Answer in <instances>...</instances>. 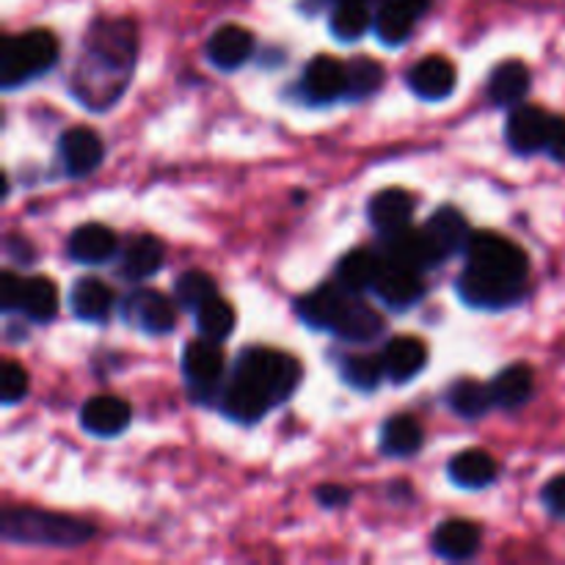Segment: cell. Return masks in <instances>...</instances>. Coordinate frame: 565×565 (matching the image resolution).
Masks as SVG:
<instances>
[{
    "label": "cell",
    "mask_w": 565,
    "mask_h": 565,
    "mask_svg": "<svg viewBox=\"0 0 565 565\" xmlns=\"http://www.w3.org/2000/svg\"><path fill=\"white\" fill-rule=\"evenodd\" d=\"M301 384V364L270 348H246L237 356L235 373L221 392V408L237 423H257L268 408L279 406Z\"/></svg>",
    "instance_id": "cell-1"
},
{
    "label": "cell",
    "mask_w": 565,
    "mask_h": 565,
    "mask_svg": "<svg viewBox=\"0 0 565 565\" xmlns=\"http://www.w3.org/2000/svg\"><path fill=\"white\" fill-rule=\"evenodd\" d=\"M0 533L6 541L33 546H81L94 535L92 524L81 519L61 516L50 511H31V508H14L0 519Z\"/></svg>",
    "instance_id": "cell-2"
},
{
    "label": "cell",
    "mask_w": 565,
    "mask_h": 565,
    "mask_svg": "<svg viewBox=\"0 0 565 565\" xmlns=\"http://www.w3.org/2000/svg\"><path fill=\"white\" fill-rule=\"evenodd\" d=\"M58 58V42L50 31H28L20 36H6L0 47V83L17 88L44 75Z\"/></svg>",
    "instance_id": "cell-3"
},
{
    "label": "cell",
    "mask_w": 565,
    "mask_h": 565,
    "mask_svg": "<svg viewBox=\"0 0 565 565\" xmlns=\"http://www.w3.org/2000/svg\"><path fill=\"white\" fill-rule=\"evenodd\" d=\"M467 268L494 276V279L524 285L530 263L527 254L508 237L494 235V232H475L467 246Z\"/></svg>",
    "instance_id": "cell-4"
},
{
    "label": "cell",
    "mask_w": 565,
    "mask_h": 565,
    "mask_svg": "<svg viewBox=\"0 0 565 565\" xmlns=\"http://www.w3.org/2000/svg\"><path fill=\"white\" fill-rule=\"evenodd\" d=\"M182 373H185L188 386L196 392L202 401L213 395L224 379V351L215 340H191L182 351Z\"/></svg>",
    "instance_id": "cell-5"
},
{
    "label": "cell",
    "mask_w": 565,
    "mask_h": 565,
    "mask_svg": "<svg viewBox=\"0 0 565 565\" xmlns=\"http://www.w3.org/2000/svg\"><path fill=\"white\" fill-rule=\"evenodd\" d=\"M423 270L408 268V265L392 263V259H381V270L375 276V296L392 309H408L425 296Z\"/></svg>",
    "instance_id": "cell-6"
},
{
    "label": "cell",
    "mask_w": 565,
    "mask_h": 565,
    "mask_svg": "<svg viewBox=\"0 0 565 565\" xmlns=\"http://www.w3.org/2000/svg\"><path fill=\"white\" fill-rule=\"evenodd\" d=\"M121 315L130 326L147 331V334H169L177 323L174 303L154 290H136L125 298Z\"/></svg>",
    "instance_id": "cell-7"
},
{
    "label": "cell",
    "mask_w": 565,
    "mask_h": 565,
    "mask_svg": "<svg viewBox=\"0 0 565 565\" xmlns=\"http://www.w3.org/2000/svg\"><path fill=\"white\" fill-rule=\"evenodd\" d=\"M384 257L392 259V263L408 265V268L428 270L434 265H439L445 259V254L436 248V243L430 241L425 226L423 230L403 226V230L384 235Z\"/></svg>",
    "instance_id": "cell-8"
},
{
    "label": "cell",
    "mask_w": 565,
    "mask_h": 565,
    "mask_svg": "<svg viewBox=\"0 0 565 565\" xmlns=\"http://www.w3.org/2000/svg\"><path fill=\"white\" fill-rule=\"evenodd\" d=\"M550 127L552 116L546 110L535 108V105H516L513 114L508 116V147L516 154L541 152V149H546V141H550Z\"/></svg>",
    "instance_id": "cell-9"
},
{
    "label": "cell",
    "mask_w": 565,
    "mask_h": 565,
    "mask_svg": "<svg viewBox=\"0 0 565 565\" xmlns=\"http://www.w3.org/2000/svg\"><path fill=\"white\" fill-rule=\"evenodd\" d=\"M458 296H461L463 303H469V307L502 309L522 298V285L494 279V276H486L467 268L461 274V279H458Z\"/></svg>",
    "instance_id": "cell-10"
},
{
    "label": "cell",
    "mask_w": 565,
    "mask_h": 565,
    "mask_svg": "<svg viewBox=\"0 0 565 565\" xmlns=\"http://www.w3.org/2000/svg\"><path fill=\"white\" fill-rule=\"evenodd\" d=\"M301 92L309 103H334L348 94V70L331 55H318L307 64L301 77Z\"/></svg>",
    "instance_id": "cell-11"
},
{
    "label": "cell",
    "mask_w": 565,
    "mask_h": 565,
    "mask_svg": "<svg viewBox=\"0 0 565 565\" xmlns=\"http://www.w3.org/2000/svg\"><path fill=\"white\" fill-rule=\"evenodd\" d=\"M353 292L345 290V287L340 285V281H331V285H320L315 287L312 292H307V296L298 298L296 303V312L298 318L303 320L307 326H312V329H334V323L340 320L342 309H345L348 298H351Z\"/></svg>",
    "instance_id": "cell-12"
},
{
    "label": "cell",
    "mask_w": 565,
    "mask_h": 565,
    "mask_svg": "<svg viewBox=\"0 0 565 565\" xmlns=\"http://www.w3.org/2000/svg\"><path fill=\"white\" fill-rule=\"evenodd\" d=\"M58 154L66 174L86 177L103 163L105 158L103 138H99L94 130H88V127H72V130H66L64 136H61Z\"/></svg>",
    "instance_id": "cell-13"
},
{
    "label": "cell",
    "mask_w": 565,
    "mask_h": 565,
    "mask_svg": "<svg viewBox=\"0 0 565 565\" xmlns=\"http://www.w3.org/2000/svg\"><path fill=\"white\" fill-rule=\"evenodd\" d=\"M456 83V66L445 55H428V58L417 61L412 66V72H408V86H412V92L417 97L428 99V103H439V99L450 97Z\"/></svg>",
    "instance_id": "cell-14"
},
{
    "label": "cell",
    "mask_w": 565,
    "mask_h": 565,
    "mask_svg": "<svg viewBox=\"0 0 565 565\" xmlns=\"http://www.w3.org/2000/svg\"><path fill=\"white\" fill-rule=\"evenodd\" d=\"M130 406L114 395H97L81 408V425L94 436H119L130 425Z\"/></svg>",
    "instance_id": "cell-15"
},
{
    "label": "cell",
    "mask_w": 565,
    "mask_h": 565,
    "mask_svg": "<svg viewBox=\"0 0 565 565\" xmlns=\"http://www.w3.org/2000/svg\"><path fill=\"white\" fill-rule=\"evenodd\" d=\"M370 224L381 232V235H390V232L403 230V226L412 224L414 215V196L412 193L401 191V188H386V191L375 193L367 204Z\"/></svg>",
    "instance_id": "cell-16"
},
{
    "label": "cell",
    "mask_w": 565,
    "mask_h": 565,
    "mask_svg": "<svg viewBox=\"0 0 565 565\" xmlns=\"http://www.w3.org/2000/svg\"><path fill=\"white\" fill-rule=\"evenodd\" d=\"M252 53L254 36L252 31H246V28L241 25H221L207 42V58L213 61V66L226 72L246 64V61L252 58Z\"/></svg>",
    "instance_id": "cell-17"
},
{
    "label": "cell",
    "mask_w": 565,
    "mask_h": 565,
    "mask_svg": "<svg viewBox=\"0 0 565 565\" xmlns=\"http://www.w3.org/2000/svg\"><path fill=\"white\" fill-rule=\"evenodd\" d=\"M428 362V345L417 337H395L384 348V367L395 384L417 379Z\"/></svg>",
    "instance_id": "cell-18"
},
{
    "label": "cell",
    "mask_w": 565,
    "mask_h": 565,
    "mask_svg": "<svg viewBox=\"0 0 565 565\" xmlns=\"http://www.w3.org/2000/svg\"><path fill=\"white\" fill-rule=\"evenodd\" d=\"M166 263L163 243L154 235H136L125 248H121L119 274L130 281L149 279L158 274Z\"/></svg>",
    "instance_id": "cell-19"
},
{
    "label": "cell",
    "mask_w": 565,
    "mask_h": 565,
    "mask_svg": "<svg viewBox=\"0 0 565 565\" xmlns=\"http://www.w3.org/2000/svg\"><path fill=\"white\" fill-rule=\"evenodd\" d=\"M70 307L75 318L86 320V323H103L114 309V290L97 276H83L72 285Z\"/></svg>",
    "instance_id": "cell-20"
},
{
    "label": "cell",
    "mask_w": 565,
    "mask_h": 565,
    "mask_svg": "<svg viewBox=\"0 0 565 565\" xmlns=\"http://www.w3.org/2000/svg\"><path fill=\"white\" fill-rule=\"evenodd\" d=\"M331 331H334L340 340L353 342V345H364V342H373L375 337L384 331V318H381L370 303L351 296L348 298L345 309H342L340 320H337Z\"/></svg>",
    "instance_id": "cell-21"
},
{
    "label": "cell",
    "mask_w": 565,
    "mask_h": 565,
    "mask_svg": "<svg viewBox=\"0 0 565 565\" xmlns=\"http://www.w3.org/2000/svg\"><path fill=\"white\" fill-rule=\"evenodd\" d=\"M66 252H70V257L75 259V263H108L116 254V235L114 230H108V226L103 224H83L70 235Z\"/></svg>",
    "instance_id": "cell-22"
},
{
    "label": "cell",
    "mask_w": 565,
    "mask_h": 565,
    "mask_svg": "<svg viewBox=\"0 0 565 565\" xmlns=\"http://www.w3.org/2000/svg\"><path fill=\"white\" fill-rule=\"evenodd\" d=\"M478 550L480 530L467 519H450L434 533V552L445 561H469Z\"/></svg>",
    "instance_id": "cell-23"
},
{
    "label": "cell",
    "mask_w": 565,
    "mask_h": 565,
    "mask_svg": "<svg viewBox=\"0 0 565 565\" xmlns=\"http://www.w3.org/2000/svg\"><path fill=\"white\" fill-rule=\"evenodd\" d=\"M425 232H428L430 241L436 243V248L445 254V259L458 252H467L469 237H472L469 235L467 218H463L456 207L436 210V213L428 218V224H425Z\"/></svg>",
    "instance_id": "cell-24"
},
{
    "label": "cell",
    "mask_w": 565,
    "mask_h": 565,
    "mask_svg": "<svg viewBox=\"0 0 565 565\" xmlns=\"http://www.w3.org/2000/svg\"><path fill=\"white\" fill-rule=\"evenodd\" d=\"M497 461L486 450H463L458 456L450 458L447 463V472H450V480L461 489H486L497 480Z\"/></svg>",
    "instance_id": "cell-25"
},
{
    "label": "cell",
    "mask_w": 565,
    "mask_h": 565,
    "mask_svg": "<svg viewBox=\"0 0 565 565\" xmlns=\"http://www.w3.org/2000/svg\"><path fill=\"white\" fill-rule=\"evenodd\" d=\"M535 375L527 364H511L497 379L491 381V395H494V406L500 408H519L533 397Z\"/></svg>",
    "instance_id": "cell-26"
},
{
    "label": "cell",
    "mask_w": 565,
    "mask_h": 565,
    "mask_svg": "<svg viewBox=\"0 0 565 565\" xmlns=\"http://www.w3.org/2000/svg\"><path fill=\"white\" fill-rule=\"evenodd\" d=\"M381 259L384 257H379V254L370 252V248H353V252H348L345 257L340 259V265H337V281L351 292L373 290L375 276H379L381 270Z\"/></svg>",
    "instance_id": "cell-27"
},
{
    "label": "cell",
    "mask_w": 565,
    "mask_h": 565,
    "mask_svg": "<svg viewBox=\"0 0 565 565\" xmlns=\"http://www.w3.org/2000/svg\"><path fill=\"white\" fill-rule=\"evenodd\" d=\"M20 312L31 318L33 323H50L58 315V287L47 276H31L22 279Z\"/></svg>",
    "instance_id": "cell-28"
},
{
    "label": "cell",
    "mask_w": 565,
    "mask_h": 565,
    "mask_svg": "<svg viewBox=\"0 0 565 565\" xmlns=\"http://www.w3.org/2000/svg\"><path fill=\"white\" fill-rule=\"evenodd\" d=\"M530 88V70L522 61H502L489 77V97L494 105H516Z\"/></svg>",
    "instance_id": "cell-29"
},
{
    "label": "cell",
    "mask_w": 565,
    "mask_h": 565,
    "mask_svg": "<svg viewBox=\"0 0 565 565\" xmlns=\"http://www.w3.org/2000/svg\"><path fill=\"white\" fill-rule=\"evenodd\" d=\"M425 434L412 417H390L381 428V450L392 458H408L423 447Z\"/></svg>",
    "instance_id": "cell-30"
},
{
    "label": "cell",
    "mask_w": 565,
    "mask_h": 565,
    "mask_svg": "<svg viewBox=\"0 0 565 565\" xmlns=\"http://www.w3.org/2000/svg\"><path fill=\"white\" fill-rule=\"evenodd\" d=\"M447 403H450V408L458 417L478 419L494 406V395H491V384L486 386L475 379H461L447 392Z\"/></svg>",
    "instance_id": "cell-31"
},
{
    "label": "cell",
    "mask_w": 565,
    "mask_h": 565,
    "mask_svg": "<svg viewBox=\"0 0 565 565\" xmlns=\"http://www.w3.org/2000/svg\"><path fill=\"white\" fill-rule=\"evenodd\" d=\"M373 25V17H370L367 3H351V0H337V6L331 9L329 28L340 42H356Z\"/></svg>",
    "instance_id": "cell-32"
},
{
    "label": "cell",
    "mask_w": 565,
    "mask_h": 565,
    "mask_svg": "<svg viewBox=\"0 0 565 565\" xmlns=\"http://www.w3.org/2000/svg\"><path fill=\"white\" fill-rule=\"evenodd\" d=\"M414 20H417V14H412L408 9L390 3V0H381L379 11H375V33H379L381 42L395 47V44H403L412 36Z\"/></svg>",
    "instance_id": "cell-33"
},
{
    "label": "cell",
    "mask_w": 565,
    "mask_h": 565,
    "mask_svg": "<svg viewBox=\"0 0 565 565\" xmlns=\"http://www.w3.org/2000/svg\"><path fill=\"white\" fill-rule=\"evenodd\" d=\"M342 381L359 392H373L386 375L384 356H373V353H356V356L342 359Z\"/></svg>",
    "instance_id": "cell-34"
},
{
    "label": "cell",
    "mask_w": 565,
    "mask_h": 565,
    "mask_svg": "<svg viewBox=\"0 0 565 565\" xmlns=\"http://www.w3.org/2000/svg\"><path fill=\"white\" fill-rule=\"evenodd\" d=\"M348 70V94L351 99H367L375 92H381L384 86V66L379 64L370 55H356L351 64H345Z\"/></svg>",
    "instance_id": "cell-35"
},
{
    "label": "cell",
    "mask_w": 565,
    "mask_h": 565,
    "mask_svg": "<svg viewBox=\"0 0 565 565\" xmlns=\"http://www.w3.org/2000/svg\"><path fill=\"white\" fill-rule=\"evenodd\" d=\"M193 315H196L199 334L207 337V340L221 342L235 331V309L218 296H213L207 303H202Z\"/></svg>",
    "instance_id": "cell-36"
},
{
    "label": "cell",
    "mask_w": 565,
    "mask_h": 565,
    "mask_svg": "<svg viewBox=\"0 0 565 565\" xmlns=\"http://www.w3.org/2000/svg\"><path fill=\"white\" fill-rule=\"evenodd\" d=\"M218 296L215 292V281L210 279V274L204 270H185L180 279L174 281V301L180 303L188 312H196L202 303H207L210 298Z\"/></svg>",
    "instance_id": "cell-37"
},
{
    "label": "cell",
    "mask_w": 565,
    "mask_h": 565,
    "mask_svg": "<svg viewBox=\"0 0 565 565\" xmlns=\"http://www.w3.org/2000/svg\"><path fill=\"white\" fill-rule=\"evenodd\" d=\"M28 395V373L20 362L9 359L3 364V373H0V401L3 406H14L22 397Z\"/></svg>",
    "instance_id": "cell-38"
},
{
    "label": "cell",
    "mask_w": 565,
    "mask_h": 565,
    "mask_svg": "<svg viewBox=\"0 0 565 565\" xmlns=\"http://www.w3.org/2000/svg\"><path fill=\"white\" fill-rule=\"evenodd\" d=\"M541 497H544L546 511L565 519V475H561V478H555V480H550V483L544 486V491H541Z\"/></svg>",
    "instance_id": "cell-39"
},
{
    "label": "cell",
    "mask_w": 565,
    "mask_h": 565,
    "mask_svg": "<svg viewBox=\"0 0 565 565\" xmlns=\"http://www.w3.org/2000/svg\"><path fill=\"white\" fill-rule=\"evenodd\" d=\"M20 298H22V279H17L14 274L0 276V307H3V312H14V309H20Z\"/></svg>",
    "instance_id": "cell-40"
},
{
    "label": "cell",
    "mask_w": 565,
    "mask_h": 565,
    "mask_svg": "<svg viewBox=\"0 0 565 565\" xmlns=\"http://www.w3.org/2000/svg\"><path fill=\"white\" fill-rule=\"evenodd\" d=\"M546 152H550L557 163H565V116H552Z\"/></svg>",
    "instance_id": "cell-41"
},
{
    "label": "cell",
    "mask_w": 565,
    "mask_h": 565,
    "mask_svg": "<svg viewBox=\"0 0 565 565\" xmlns=\"http://www.w3.org/2000/svg\"><path fill=\"white\" fill-rule=\"evenodd\" d=\"M315 497H318V502L323 508H342L351 502V491L342 489V486H320L315 491Z\"/></svg>",
    "instance_id": "cell-42"
},
{
    "label": "cell",
    "mask_w": 565,
    "mask_h": 565,
    "mask_svg": "<svg viewBox=\"0 0 565 565\" xmlns=\"http://www.w3.org/2000/svg\"><path fill=\"white\" fill-rule=\"evenodd\" d=\"M390 3H395V6H403V9H408L412 11V14H423L425 9H428L430 6V0H390Z\"/></svg>",
    "instance_id": "cell-43"
},
{
    "label": "cell",
    "mask_w": 565,
    "mask_h": 565,
    "mask_svg": "<svg viewBox=\"0 0 565 565\" xmlns=\"http://www.w3.org/2000/svg\"><path fill=\"white\" fill-rule=\"evenodd\" d=\"M351 3H370V0H351Z\"/></svg>",
    "instance_id": "cell-44"
}]
</instances>
